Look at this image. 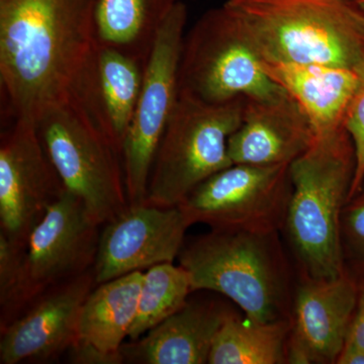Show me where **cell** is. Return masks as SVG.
Returning a JSON list of instances; mask_svg holds the SVG:
<instances>
[{
  "instance_id": "4",
  "label": "cell",
  "mask_w": 364,
  "mask_h": 364,
  "mask_svg": "<svg viewBox=\"0 0 364 364\" xmlns=\"http://www.w3.org/2000/svg\"><path fill=\"white\" fill-rule=\"evenodd\" d=\"M262 61L355 69L364 60V16L350 0H226Z\"/></svg>"
},
{
  "instance_id": "16",
  "label": "cell",
  "mask_w": 364,
  "mask_h": 364,
  "mask_svg": "<svg viewBox=\"0 0 364 364\" xmlns=\"http://www.w3.org/2000/svg\"><path fill=\"white\" fill-rule=\"evenodd\" d=\"M316 132L289 93L272 100H248L240 127L228 142L233 164L289 165L312 145Z\"/></svg>"
},
{
  "instance_id": "20",
  "label": "cell",
  "mask_w": 364,
  "mask_h": 364,
  "mask_svg": "<svg viewBox=\"0 0 364 364\" xmlns=\"http://www.w3.org/2000/svg\"><path fill=\"white\" fill-rule=\"evenodd\" d=\"M183 0H95V44L147 63L158 35Z\"/></svg>"
},
{
  "instance_id": "17",
  "label": "cell",
  "mask_w": 364,
  "mask_h": 364,
  "mask_svg": "<svg viewBox=\"0 0 364 364\" xmlns=\"http://www.w3.org/2000/svg\"><path fill=\"white\" fill-rule=\"evenodd\" d=\"M233 308L215 299H189L142 337L121 347L124 363H208L213 344Z\"/></svg>"
},
{
  "instance_id": "21",
  "label": "cell",
  "mask_w": 364,
  "mask_h": 364,
  "mask_svg": "<svg viewBox=\"0 0 364 364\" xmlns=\"http://www.w3.org/2000/svg\"><path fill=\"white\" fill-rule=\"evenodd\" d=\"M291 320L255 322L235 311L225 321L208 364H284Z\"/></svg>"
},
{
  "instance_id": "26",
  "label": "cell",
  "mask_w": 364,
  "mask_h": 364,
  "mask_svg": "<svg viewBox=\"0 0 364 364\" xmlns=\"http://www.w3.org/2000/svg\"><path fill=\"white\" fill-rule=\"evenodd\" d=\"M336 364H364V350L346 340L337 358Z\"/></svg>"
},
{
  "instance_id": "24",
  "label": "cell",
  "mask_w": 364,
  "mask_h": 364,
  "mask_svg": "<svg viewBox=\"0 0 364 364\" xmlns=\"http://www.w3.org/2000/svg\"><path fill=\"white\" fill-rule=\"evenodd\" d=\"M342 247L364 269V188L347 202L342 210Z\"/></svg>"
},
{
  "instance_id": "11",
  "label": "cell",
  "mask_w": 364,
  "mask_h": 364,
  "mask_svg": "<svg viewBox=\"0 0 364 364\" xmlns=\"http://www.w3.org/2000/svg\"><path fill=\"white\" fill-rule=\"evenodd\" d=\"M66 189L33 119H13L0 136V233L26 247L33 228Z\"/></svg>"
},
{
  "instance_id": "7",
  "label": "cell",
  "mask_w": 364,
  "mask_h": 364,
  "mask_svg": "<svg viewBox=\"0 0 364 364\" xmlns=\"http://www.w3.org/2000/svg\"><path fill=\"white\" fill-rule=\"evenodd\" d=\"M287 93L268 77L259 55L224 6L205 11L186 33L178 95L222 105L240 97L272 100Z\"/></svg>"
},
{
  "instance_id": "18",
  "label": "cell",
  "mask_w": 364,
  "mask_h": 364,
  "mask_svg": "<svg viewBox=\"0 0 364 364\" xmlns=\"http://www.w3.org/2000/svg\"><path fill=\"white\" fill-rule=\"evenodd\" d=\"M143 272L97 284L79 317L77 340L68 351L77 364H122L121 347L136 318Z\"/></svg>"
},
{
  "instance_id": "14",
  "label": "cell",
  "mask_w": 364,
  "mask_h": 364,
  "mask_svg": "<svg viewBox=\"0 0 364 364\" xmlns=\"http://www.w3.org/2000/svg\"><path fill=\"white\" fill-rule=\"evenodd\" d=\"M95 286L92 269L38 296L0 331V363H47L68 353L77 340L81 309Z\"/></svg>"
},
{
  "instance_id": "12",
  "label": "cell",
  "mask_w": 364,
  "mask_h": 364,
  "mask_svg": "<svg viewBox=\"0 0 364 364\" xmlns=\"http://www.w3.org/2000/svg\"><path fill=\"white\" fill-rule=\"evenodd\" d=\"M191 224L178 205H129L100 230L97 284L178 259Z\"/></svg>"
},
{
  "instance_id": "10",
  "label": "cell",
  "mask_w": 364,
  "mask_h": 364,
  "mask_svg": "<svg viewBox=\"0 0 364 364\" xmlns=\"http://www.w3.org/2000/svg\"><path fill=\"white\" fill-rule=\"evenodd\" d=\"M188 7L179 2L158 35L144 73L140 97L124 140V186L129 205L145 203L151 169L177 98Z\"/></svg>"
},
{
  "instance_id": "1",
  "label": "cell",
  "mask_w": 364,
  "mask_h": 364,
  "mask_svg": "<svg viewBox=\"0 0 364 364\" xmlns=\"http://www.w3.org/2000/svg\"><path fill=\"white\" fill-rule=\"evenodd\" d=\"M95 0H0V83L13 119L70 98L91 53Z\"/></svg>"
},
{
  "instance_id": "25",
  "label": "cell",
  "mask_w": 364,
  "mask_h": 364,
  "mask_svg": "<svg viewBox=\"0 0 364 364\" xmlns=\"http://www.w3.org/2000/svg\"><path fill=\"white\" fill-rule=\"evenodd\" d=\"M358 298L347 339L364 350V272L358 275Z\"/></svg>"
},
{
  "instance_id": "3",
  "label": "cell",
  "mask_w": 364,
  "mask_h": 364,
  "mask_svg": "<svg viewBox=\"0 0 364 364\" xmlns=\"http://www.w3.org/2000/svg\"><path fill=\"white\" fill-rule=\"evenodd\" d=\"M289 172L293 188L284 230L299 273L313 279L339 277L346 269L340 222L355 172L345 127L318 134L289 164Z\"/></svg>"
},
{
  "instance_id": "23",
  "label": "cell",
  "mask_w": 364,
  "mask_h": 364,
  "mask_svg": "<svg viewBox=\"0 0 364 364\" xmlns=\"http://www.w3.org/2000/svg\"><path fill=\"white\" fill-rule=\"evenodd\" d=\"M358 81L347 109L344 127L350 136L355 154V172L349 193L353 198L364 186V60L355 67Z\"/></svg>"
},
{
  "instance_id": "27",
  "label": "cell",
  "mask_w": 364,
  "mask_h": 364,
  "mask_svg": "<svg viewBox=\"0 0 364 364\" xmlns=\"http://www.w3.org/2000/svg\"><path fill=\"white\" fill-rule=\"evenodd\" d=\"M353 2L364 16V0H354Z\"/></svg>"
},
{
  "instance_id": "15",
  "label": "cell",
  "mask_w": 364,
  "mask_h": 364,
  "mask_svg": "<svg viewBox=\"0 0 364 364\" xmlns=\"http://www.w3.org/2000/svg\"><path fill=\"white\" fill-rule=\"evenodd\" d=\"M146 64L95 44L71 97L85 107L122 158Z\"/></svg>"
},
{
  "instance_id": "22",
  "label": "cell",
  "mask_w": 364,
  "mask_h": 364,
  "mask_svg": "<svg viewBox=\"0 0 364 364\" xmlns=\"http://www.w3.org/2000/svg\"><path fill=\"white\" fill-rule=\"evenodd\" d=\"M193 293L188 273L174 262L161 263L143 273L135 320L128 338L142 337L173 315Z\"/></svg>"
},
{
  "instance_id": "2",
  "label": "cell",
  "mask_w": 364,
  "mask_h": 364,
  "mask_svg": "<svg viewBox=\"0 0 364 364\" xmlns=\"http://www.w3.org/2000/svg\"><path fill=\"white\" fill-rule=\"evenodd\" d=\"M178 262L193 293L222 294L255 322L291 320L296 282L279 232L210 229L186 241Z\"/></svg>"
},
{
  "instance_id": "9",
  "label": "cell",
  "mask_w": 364,
  "mask_h": 364,
  "mask_svg": "<svg viewBox=\"0 0 364 364\" xmlns=\"http://www.w3.org/2000/svg\"><path fill=\"white\" fill-rule=\"evenodd\" d=\"M291 188L289 165L233 164L196 186L178 207L191 226L280 232Z\"/></svg>"
},
{
  "instance_id": "6",
  "label": "cell",
  "mask_w": 364,
  "mask_h": 364,
  "mask_svg": "<svg viewBox=\"0 0 364 364\" xmlns=\"http://www.w3.org/2000/svg\"><path fill=\"white\" fill-rule=\"evenodd\" d=\"M36 123L64 188L100 226L128 207L122 158L75 98L50 107Z\"/></svg>"
},
{
  "instance_id": "13",
  "label": "cell",
  "mask_w": 364,
  "mask_h": 364,
  "mask_svg": "<svg viewBox=\"0 0 364 364\" xmlns=\"http://www.w3.org/2000/svg\"><path fill=\"white\" fill-rule=\"evenodd\" d=\"M358 298V275L347 268L333 279H313L299 273L291 308L287 363L336 364Z\"/></svg>"
},
{
  "instance_id": "19",
  "label": "cell",
  "mask_w": 364,
  "mask_h": 364,
  "mask_svg": "<svg viewBox=\"0 0 364 364\" xmlns=\"http://www.w3.org/2000/svg\"><path fill=\"white\" fill-rule=\"evenodd\" d=\"M268 77L304 109L316 135L344 127L358 76L355 69L318 63L262 61Z\"/></svg>"
},
{
  "instance_id": "28",
  "label": "cell",
  "mask_w": 364,
  "mask_h": 364,
  "mask_svg": "<svg viewBox=\"0 0 364 364\" xmlns=\"http://www.w3.org/2000/svg\"><path fill=\"white\" fill-rule=\"evenodd\" d=\"M350 1H354V0H350Z\"/></svg>"
},
{
  "instance_id": "8",
  "label": "cell",
  "mask_w": 364,
  "mask_h": 364,
  "mask_svg": "<svg viewBox=\"0 0 364 364\" xmlns=\"http://www.w3.org/2000/svg\"><path fill=\"white\" fill-rule=\"evenodd\" d=\"M100 227L80 198L64 191L33 228L13 287L0 299V331L50 287L93 269Z\"/></svg>"
},
{
  "instance_id": "5",
  "label": "cell",
  "mask_w": 364,
  "mask_h": 364,
  "mask_svg": "<svg viewBox=\"0 0 364 364\" xmlns=\"http://www.w3.org/2000/svg\"><path fill=\"white\" fill-rule=\"evenodd\" d=\"M246 98L210 105L178 95L158 147L145 203L176 207L202 182L233 165L230 136L240 127Z\"/></svg>"
}]
</instances>
